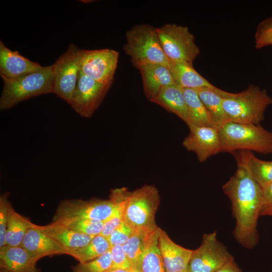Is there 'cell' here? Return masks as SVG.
<instances>
[{"mask_svg": "<svg viewBox=\"0 0 272 272\" xmlns=\"http://www.w3.org/2000/svg\"><path fill=\"white\" fill-rule=\"evenodd\" d=\"M110 252L112 260L111 268L125 269L132 268L122 245H118L111 247Z\"/></svg>", "mask_w": 272, "mask_h": 272, "instance_id": "836d02e7", "label": "cell"}, {"mask_svg": "<svg viewBox=\"0 0 272 272\" xmlns=\"http://www.w3.org/2000/svg\"><path fill=\"white\" fill-rule=\"evenodd\" d=\"M111 85L101 84L81 71L69 104L79 115L91 117L98 109Z\"/></svg>", "mask_w": 272, "mask_h": 272, "instance_id": "7c38bea8", "label": "cell"}, {"mask_svg": "<svg viewBox=\"0 0 272 272\" xmlns=\"http://www.w3.org/2000/svg\"><path fill=\"white\" fill-rule=\"evenodd\" d=\"M183 91L187 108V126L216 127L211 115L199 98L196 90L183 89Z\"/></svg>", "mask_w": 272, "mask_h": 272, "instance_id": "cb8c5ba5", "label": "cell"}, {"mask_svg": "<svg viewBox=\"0 0 272 272\" xmlns=\"http://www.w3.org/2000/svg\"><path fill=\"white\" fill-rule=\"evenodd\" d=\"M148 234L144 232L134 231L128 240L122 245L131 268L136 271L142 259Z\"/></svg>", "mask_w": 272, "mask_h": 272, "instance_id": "4316f807", "label": "cell"}, {"mask_svg": "<svg viewBox=\"0 0 272 272\" xmlns=\"http://www.w3.org/2000/svg\"><path fill=\"white\" fill-rule=\"evenodd\" d=\"M117 203L111 199L84 200L79 199L61 201L55 212L53 222L83 219L105 222L113 215Z\"/></svg>", "mask_w": 272, "mask_h": 272, "instance_id": "30bf717a", "label": "cell"}, {"mask_svg": "<svg viewBox=\"0 0 272 272\" xmlns=\"http://www.w3.org/2000/svg\"><path fill=\"white\" fill-rule=\"evenodd\" d=\"M189 133L182 145L188 151L194 152L200 162L221 151L219 129L211 126H188Z\"/></svg>", "mask_w": 272, "mask_h": 272, "instance_id": "4fadbf2b", "label": "cell"}, {"mask_svg": "<svg viewBox=\"0 0 272 272\" xmlns=\"http://www.w3.org/2000/svg\"><path fill=\"white\" fill-rule=\"evenodd\" d=\"M21 246L36 262L46 256L67 253L64 248L41 229L40 225L36 224L28 229Z\"/></svg>", "mask_w": 272, "mask_h": 272, "instance_id": "9a60e30c", "label": "cell"}, {"mask_svg": "<svg viewBox=\"0 0 272 272\" xmlns=\"http://www.w3.org/2000/svg\"><path fill=\"white\" fill-rule=\"evenodd\" d=\"M195 90L217 128L219 129L228 122L223 106L222 99L227 97L230 92L217 87L215 89L202 88Z\"/></svg>", "mask_w": 272, "mask_h": 272, "instance_id": "7402d4cb", "label": "cell"}, {"mask_svg": "<svg viewBox=\"0 0 272 272\" xmlns=\"http://www.w3.org/2000/svg\"><path fill=\"white\" fill-rule=\"evenodd\" d=\"M0 272H9V271H8L7 269L5 268H1Z\"/></svg>", "mask_w": 272, "mask_h": 272, "instance_id": "f35d334b", "label": "cell"}, {"mask_svg": "<svg viewBox=\"0 0 272 272\" xmlns=\"http://www.w3.org/2000/svg\"><path fill=\"white\" fill-rule=\"evenodd\" d=\"M169 68L175 83L182 89L217 88L199 74L194 69L193 64L170 61Z\"/></svg>", "mask_w": 272, "mask_h": 272, "instance_id": "ffe728a7", "label": "cell"}, {"mask_svg": "<svg viewBox=\"0 0 272 272\" xmlns=\"http://www.w3.org/2000/svg\"><path fill=\"white\" fill-rule=\"evenodd\" d=\"M43 66L8 48L0 40V76L13 79L38 71Z\"/></svg>", "mask_w": 272, "mask_h": 272, "instance_id": "e0dca14e", "label": "cell"}, {"mask_svg": "<svg viewBox=\"0 0 272 272\" xmlns=\"http://www.w3.org/2000/svg\"><path fill=\"white\" fill-rule=\"evenodd\" d=\"M106 272H138L132 268L131 269H112L110 268Z\"/></svg>", "mask_w": 272, "mask_h": 272, "instance_id": "8d00e7d4", "label": "cell"}, {"mask_svg": "<svg viewBox=\"0 0 272 272\" xmlns=\"http://www.w3.org/2000/svg\"><path fill=\"white\" fill-rule=\"evenodd\" d=\"M261 215L272 216V208L263 212L261 213L260 216Z\"/></svg>", "mask_w": 272, "mask_h": 272, "instance_id": "74e56055", "label": "cell"}, {"mask_svg": "<svg viewBox=\"0 0 272 272\" xmlns=\"http://www.w3.org/2000/svg\"><path fill=\"white\" fill-rule=\"evenodd\" d=\"M249 164L253 178L261 188L272 183V161L260 160L250 152Z\"/></svg>", "mask_w": 272, "mask_h": 272, "instance_id": "83f0119b", "label": "cell"}, {"mask_svg": "<svg viewBox=\"0 0 272 272\" xmlns=\"http://www.w3.org/2000/svg\"><path fill=\"white\" fill-rule=\"evenodd\" d=\"M137 69L141 74L144 94L151 102L163 88L176 84L168 66L158 63H144Z\"/></svg>", "mask_w": 272, "mask_h": 272, "instance_id": "2e32d148", "label": "cell"}, {"mask_svg": "<svg viewBox=\"0 0 272 272\" xmlns=\"http://www.w3.org/2000/svg\"><path fill=\"white\" fill-rule=\"evenodd\" d=\"M222 104L228 122L259 124L272 98L265 90L251 85L240 92L230 93Z\"/></svg>", "mask_w": 272, "mask_h": 272, "instance_id": "277c9868", "label": "cell"}, {"mask_svg": "<svg viewBox=\"0 0 272 272\" xmlns=\"http://www.w3.org/2000/svg\"><path fill=\"white\" fill-rule=\"evenodd\" d=\"M221 152L272 154V132L259 124L227 122L219 129Z\"/></svg>", "mask_w": 272, "mask_h": 272, "instance_id": "3957f363", "label": "cell"}, {"mask_svg": "<svg viewBox=\"0 0 272 272\" xmlns=\"http://www.w3.org/2000/svg\"><path fill=\"white\" fill-rule=\"evenodd\" d=\"M40 227L66 250L67 255L70 252L87 245L94 237L79 233L55 222Z\"/></svg>", "mask_w": 272, "mask_h": 272, "instance_id": "ac0fdd59", "label": "cell"}, {"mask_svg": "<svg viewBox=\"0 0 272 272\" xmlns=\"http://www.w3.org/2000/svg\"><path fill=\"white\" fill-rule=\"evenodd\" d=\"M35 225L27 218L17 213L12 206L8 218L6 245L21 246L26 232Z\"/></svg>", "mask_w": 272, "mask_h": 272, "instance_id": "d4e9b609", "label": "cell"}, {"mask_svg": "<svg viewBox=\"0 0 272 272\" xmlns=\"http://www.w3.org/2000/svg\"><path fill=\"white\" fill-rule=\"evenodd\" d=\"M251 151L236 152L237 169L223 186L230 199L236 220L234 237L240 244L253 248L258 241L257 225L262 206V188L253 178L249 167Z\"/></svg>", "mask_w": 272, "mask_h": 272, "instance_id": "6da1fadb", "label": "cell"}, {"mask_svg": "<svg viewBox=\"0 0 272 272\" xmlns=\"http://www.w3.org/2000/svg\"><path fill=\"white\" fill-rule=\"evenodd\" d=\"M262 206L260 214L263 212L272 208V183L262 187Z\"/></svg>", "mask_w": 272, "mask_h": 272, "instance_id": "e575fe53", "label": "cell"}, {"mask_svg": "<svg viewBox=\"0 0 272 272\" xmlns=\"http://www.w3.org/2000/svg\"><path fill=\"white\" fill-rule=\"evenodd\" d=\"M254 39L257 49L272 45V17L264 19L258 24Z\"/></svg>", "mask_w": 272, "mask_h": 272, "instance_id": "4dcf8cb0", "label": "cell"}, {"mask_svg": "<svg viewBox=\"0 0 272 272\" xmlns=\"http://www.w3.org/2000/svg\"><path fill=\"white\" fill-rule=\"evenodd\" d=\"M152 102L176 114L187 124L186 102L183 89L179 86L174 84L163 88Z\"/></svg>", "mask_w": 272, "mask_h": 272, "instance_id": "44dd1931", "label": "cell"}, {"mask_svg": "<svg viewBox=\"0 0 272 272\" xmlns=\"http://www.w3.org/2000/svg\"><path fill=\"white\" fill-rule=\"evenodd\" d=\"M216 272H243L233 259Z\"/></svg>", "mask_w": 272, "mask_h": 272, "instance_id": "d590c367", "label": "cell"}, {"mask_svg": "<svg viewBox=\"0 0 272 272\" xmlns=\"http://www.w3.org/2000/svg\"><path fill=\"white\" fill-rule=\"evenodd\" d=\"M159 230L158 227L147 235L138 272H166L159 247Z\"/></svg>", "mask_w": 272, "mask_h": 272, "instance_id": "603a6c76", "label": "cell"}, {"mask_svg": "<svg viewBox=\"0 0 272 272\" xmlns=\"http://www.w3.org/2000/svg\"><path fill=\"white\" fill-rule=\"evenodd\" d=\"M67 228L84 234L95 236L101 234L104 222L83 219H65L56 221Z\"/></svg>", "mask_w": 272, "mask_h": 272, "instance_id": "f1b7e54d", "label": "cell"}, {"mask_svg": "<svg viewBox=\"0 0 272 272\" xmlns=\"http://www.w3.org/2000/svg\"><path fill=\"white\" fill-rule=\"evenodd\" d=\"M234 259L217 237V231L205 234L200 245L193 250L188 272H216Z\"/></svg>", "mask_w": 272, "mask_h": 272, "instance_id": "9c48e42d", "label": "cell"}, {"mask_svg": "<svg viewBox=\"0 0 272 272\" xmlns=\"http://www.w3.org/2000/svg\"><path fill=\"white\" fill-rule=\"evenodd\" d=\"M36 262L21 246L0 248V267L9 272H40Z\"/></svg>", "mask_w": 272, "mask_h": 272, "instance_id": "d6986e66", "label": "cell"}, {"mask_svg": "<svg viewBox=\"0 0 272 272\" xmlns=\"http://www.w3.org/2000/svg\"><path fill=\"white\" fill-rule=\"evenodd\" d=\"M118 58L119 52L113 49H81L80 71L101 84L112 85Z\"/></svg>", "mask_w": 272, "mask_h": 272, "instance_id": "8fae6325", "label": "cell"}, {"mask_svg": "<svg viewBox=\"0 0 272 272\" xmlns=\"http://www.w3.org/2000/svg\"><path fill=\"white\" fill-rule=\"evenodd\" d=\"M9 194V192H5L0 196V248L6 245L8 218L10 209L12 206L8 200Z\"/></svg>", "mask_w": 272, "mask_h": 272, "instance_id": "1f68e13d", "label": "cell"}, {"mask_svg": "<svg viewBox=\"0 0 272 272\" xmlns=\"http://www.w3.org/2000/svg\"><path fill=\"white\" fill-rule=\"evenodd\" d=\"M110 246L107 238L101 234L93 237L85 246L70 252L72 256L79 262H85L95 259L110 250Z\"/></svg>", "mask_w": 272, "mask_h": 272, "instance_id": "484cf974", "label": "cell"}, {"mask_svg": "<svg viewBox=\"0 0 272 272\" xmlns=\"http://www.w3.org/2000/svg\"><path fill=\"white\" fill-rule=\"evenodd\" d=\"M2 79L4 86L0 97L1 110L10 109L21 102L35 96L53 93L52 65L18 78Z\"/></svg>", "mask_w": 272, "mask_h": 272, "instance_id": "7a4b0ae2", "label": "cell"}, {"mask_svg": "<svg viewBox=\"0 0 272 272\" xmlns=\"http://www.w3.org/2000/svg\"><path fill=\"white\" fill-rule=\"evenodd\" d=\"M159 247L166 272H188L193 250L175 243L160 228Z\"/></svg>", "mask_w": 272, "mask_h": 272, "instance_id": "5bb4252c", "label": "cell"}, {"mask_svg": "<svg viewBox=\"0 0 272 272\" xmlns=\"http://www.w3.org/2000/svg\"><path fill=\"white\" fill-rule=\"evenodd\" d=\"M162 48L169 61L193 64L200 53L195 37L185 26L166 24L157 27Z\"/></svg>", "mask_w": 272, "mask_h": 272, "instance_id": "52a82bcc", "label": "cell"}, {"mask_svg": "<svg viewBox=\"0 0 272 272\" xmlns=\"http://www.w3.org/2000/svg\"><path fill=\"white\" fill-rule=\"evenodd\" d=\"M112 260L110 250L91 261L79 262L72 267L73 272H106L111 268Z\"/></svg>", "mask_w": 272, "mask_h": 272, "instance_id": "f546056e", "label": "cell"}, {"mask_svg": "<svg viewBox=\"0 0 272 272\" xmlns=\"http://www.w3.org/2000/svg\"><path fill=\"white\" fill-rule=\"evenodd\" d=\"M160 202L158 189L145 185L128 191L126 198L123 221L134 231L150 233L158 227L155 216Z\"/></svg>", "mask_w": 272, "mask_h": 272, "instance_id": "5b68a950", "label": "cell"}, {"mask_svg": "<svg viewBox=\"0 0 272 272\" xmlns=\"http://www.w3.org/2000/svg\"><path fill=\"white\" fill-rule=\"evenodd\" d=\"M80 49L71 43L67 50L52 64L53 93L69 104L78 80Z\"/></svg>", "mask_w": 272, "mask_h": 272, "instance_id": "ba28073f", "label": "cell"}, {"mask_svg": "<svg viewBox=\"0 0 272 272\" xmlns=\"http://www.w3.org/2000/svg\"><path fill=\"white\" fill-rule=\"evenodd\" d=\"M123 50L136 68L144 63L169 65L160 42L157 27L150 25H136L127 30Z\"/></svg>", "mask_w": 272, "mask_h": 272, "instance_id": "8992f818", "label": "cell"}, {"mask_svg": "<svg viewBox=\"0 0 272 272\" xmlns=\"http://www.w3.org/2000/svg\"><path fill=\"white\" fill-rule=\"evenodd\" d=\"M134 231L123 221L111 233L107 239L110 247L115 245H123L130 238Z\"/></svg>", "mask_w": 272, "mask_h": 272, "instance_id": "d6a6232c", "label": "cell"}]
</instances>
